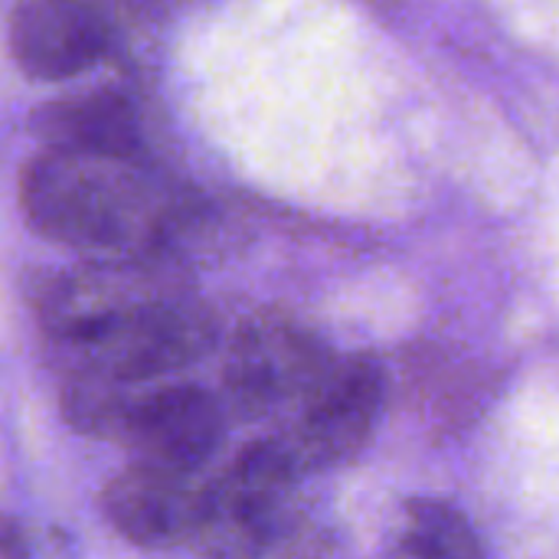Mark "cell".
<instances>
[{"mask_svg":"<svg viewBox=\"0 0 559 559\" xmlns=\"http://www.w3.org/2000/svg\"><path fill=\"white\" fill-rule=\"evenodd\" d=\"M26 223L79 252H141L167 233V193L138 157L46 151L20 174Z\"/></svg>","mask_w":559,"mask_h":559,"instance_id":"cell-2","label":"cell"},{"mask_svg":"<svg viewBox=\"0 0 559 559\" xmlns=\"http://www.w3.org/2000/svg\"><path fill=\"white\" fill-rule=\"evenodd\" d=\"M298 465L282 442H252L206 485L203 511L190 537L197 559H262L269 554Z\"/></svg>","mask_w":559,"mask_h":559,"instance_id":"cell-3","label":"cell"},{"mask_svg":"<svg viewBox=\"0 0 559 559\" xmlns=\"http://www.w3.org/2000/svg\"><path fill=\"white\" fill-rule=\"evenodd\" d=\"M383 396L386 380L373 360H331V367L301 396L295 436L282 442L298 472L331 468L354 459L377 429Z\"/></svg>","mask_w":559,"mask_h":559,"instance_id":"cell-4","label":"cell"},{"mask_svg":"<svg viewBox=\"0 0 559 559\" xmlns=\"http://www.w3.org/2000/svg\"><path fill=\"white\" fill-rule=\"evenodd\" d=\"M36 134L49 151L102 154V157H138L141 128L128 98L115 92H88L62 102H49L33 115Z\"/></svg>","mask_w":559,"mask_h":559,"instance_id":"cell-9","label":"cell"},{"mask_svg":"<svg viewBox=\"0 0 559 559\" xmlns=\"http://www.w3.org/2000/svg\"><path fill=\"white\" fill-rule=\"evenodd\" d=\"M108 49V23L85 0H23L10 20V52L23 75L59 82L92 69Z\"/></svg>","mask_w":559,"mask_h":559,"instance_id":"cell-8","label":"cell"},{"mask_svg":"<svg viewBox=\"0 0 559 559\" xmlns=\"http://www.w3.org/2000/svg\"><path fill=\"white\" fill-rule=\"evenodd\" d=\"M203 498L206 485H200L197 475L134 462L105 485L102 511L128 544L167 550L193 537Z\"/></svg>","mask_w":559,"mask_h":559,"instance_id":"cell-7","label":"cell"},{"mask_svg":"<svg viewBox=\"0 0 559 559\" xmlns=\"http://www.w3.org/2000/svg\"><path fill=\"white\" fill-rule=\"evenodd\" d=\"M115 439L141 465L197 475L223 445V413L200 386H160L128 396Z\"/></svg>","mask_w":559,"mask_h":559,"instance_id":"cell-6","label":"cell"},{"mask_svg":"<svg viewBox=\"0 0 559 559\" xmlns=\"http://www.w3.org/2000/svg\"><path fill=\"white\" fill-rule=\"evenodd\" d=\"M390 559H485V550L462 511L436 498H416L403 508Z\"/></svg>","mask_w":559,"mask_h":559,"instance_id":"cell-10","label":"cell"},{"mask_svg":"<svg viewBox=\"0 0 559 559\" xmlns=\"http://www.w3.org/2000/svg\"><path fill=\"white\" fill-rule=\"evenodd\" d=\"M285 559H337L324 544H308V547H298V550H292Z\"/></svg>","mask_w":559,"mask_h":559,"instance_id":"cell-12","label":"cell"},{"mask_svg":"<svg viewBox=\"0 0 559 559\" xmlns=\"http://www.w3.org/2000/svg\"><path fill=\"white\" fill-rule=\"evenodd\" d=\"M331 350L308 328L259 314L246 321L226 354V386L246 413H265L301 400L331 367Z\"/></svg>","mask_w":559,"mask_h":559,"instance_id":"cell-5","label":"cell"},{"mask_svg":"<svg viewBox=\"0 0 559 559\" xmlns=\"http://www.w3.org/2000/svg\"><path fill=\"white\" fill-rule=\"evenodd\" d=\"M0 559H29V544L20 524L0 514Z\"/></svg>","mask_w":559,"mask_h":559,"instance_id":"cell-11","label":"cell"},{"mask_svg":"<svg viewBox=\"0 0 559 559\" xmlns=\"http://www.w3.org/2000/svg\"><path fill=\"white\" fill-rule=\"evenodd\" d=\"M49 331L82 357V373L144 383L200 360L216 341L213 314L193 298L111 292L66 282L46 301Z\"/></svg>","mask_w":559,"mask_h":559,"instance_id":"cell-1","label":"cell"}]
</instances>
